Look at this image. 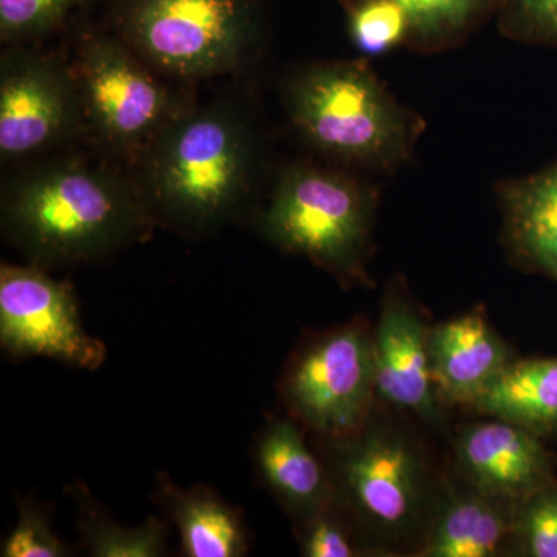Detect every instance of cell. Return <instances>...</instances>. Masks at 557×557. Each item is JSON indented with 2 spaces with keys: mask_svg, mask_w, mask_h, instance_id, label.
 Instances as JSON below:
<instances>
[{
  "mask_svg": "<svg viewBox=\"0 0 557 557\" xmlns=\"http://www.w3.org/2000/svg\"><path fill=\"white\" fill-rule=\"evenodd\" d=\"M0 220L11 247L44 270L109 258L157 226L131 175L79 157L35 161L7 180Z\"/></svg>",
  "mask_w": 557,
  "mask_h": 557,
  "instance_id": "1",
  "label": "cell"
},
{
  "mask_svg": "<svg viewBox=\"0 0 557 557\" xmlns=\"http://www.w3.org/2000/svg\"><path fill=\"white\" fill-rule=\"evenodd\" d=\"M259 150L239 108L194 104L132 164L157 226L203 236L242 214L255 193Z\"/></svg>",
  "mask_w": 557,
  "mask_h": 557,
  "instance_id": "2",
  "label": "cell"
},
{
  "mask_svg": "<svg viewBox=\"0 0 557 557\" xmlns=\"http://www.w3.org/2000/svg\"><path fill=\"white\" fill-rule=\"evenodd\" d=\"M284 95L300 138L351 171L401 170L428 129L426 120L388 90L368 58L300 65Z\"/></svg>",
  "mask_w": 557,
  "mask_h": 557,
  "instance_id": "3",
  "label": "cell"
},
{
  "mask_svg": "<svg viewBox=\"0 0 557 557\" xmlns=\"http://www.w3.org/2000/svg\"><path fill=\"white\" fill-rule=\"evenodd\" d=\"M379 189L343 166L298 163L282 172L259 231L282 251L304 256L343 284L366 281Z\"/></svg>",
  "mask_w": 557,
  "mask_h": 557,
  "instance_id": "4",
  "label": "cell"
},
{
  "mask_svg": "<svg viewBox=\"0 0 557 557\" xmlns=\"http://www.w3.org/2000/svg\"><path fill=\"white\" fill-rule=\"evenodd\" d=\"M109 32L177 83L236 72L258 50L267 0H109Z\"/></svg>",
  "mask_w": 557,
  "mask_h": 557,
  "instance_id": "5",
  "label": "cell"
},
{
  "mask_svg": "<svg viewBox=\"0 0 557 557\" xmlns=\"http://www.w3.org/2000/svg\"><path fill=\"white\" fill-rule=\"evenodd\" d=\"M70 67L78 86L84 132L131 164L196 104L186 87L150 67L112 32L84 35Z\"/></svg>",
  "mask_w": 557,
  "mask_h": 557,
  "instance_id": "6",
  "label": "cell"
},
{
  "mask_svg": "<svg viewBox=\"0 0 557 557\" xmlns=\"http://www.w3.org/2000/svg\"><path fill=\"white\" fill-rule=\"evenodd\" d=\"M375 394L373 335L357 324L311 343L282 381L289 412L325 440L364 426Z\"/></svg>",
  "mask_w": 557,
  "mask_h": 557,
  "instance_id": "7",
  "label": "cell"
},
{
  "mask_svg": "<svg viewBox=\"0 0 557 557\" xmlns=\"http://www.w3.org/2000/svg\"><path fill=\"white\" fill-rule=\"evenodd\" d=\"M84 132L72 67L27 46H7L0 60V159L36 160Z\"/></svg>",
  "mask_w": 557,
  "mask_h": 557,
  "instance_id": "8",
  "label": "cell"
},
{
  "mask_svg": "<svg viewBox=\"0 0 557 557\" xmlns=\"http://www.w3.org/2000/svg\"><path fill=\"white\" fill-rule=\"evenodd\" d=\"M329 443L338 502L380 533L410 530L423 507L424 468L408 440L362 426Z\"/></svg>",
  "mask_w": 557,
  "mask_h": 557,
  "instance_id": "9",
  "label": "cell"
},
{
  "mask_svg": "<svg viewBox=\"0 0 557 557\" xmlns=\"http://www.w3.org/2000/svg\"><path fill=\"white\" fill-rule=\"evenodd\" d=\"M0 346L11 357L50 358L97 370L108 347L89 335L72 285L39 267H0Z\"/></svg>",
  "mask_w": 557,
  "mask_h": 557,
  "instance_id": "10",
  "label": "cell"
},
{
  "mask_svg": "<svg viewBox=\"0 0 557 557\" xmlns=\"http://www.w3.org/2000/svg\"><path fill=\"white\" fill-rule=\"evenodd\" d=\"M458 461L480 493L518 504L553 483L552 461L539 435L497 418L463 432Z\"/></svg>",
  "mask_w": 557,
  "mask_h": 557,
  "instance_id": "11",
  "label": "cell"
},
{
  "mask_svg": "<svg viewBox=\"0 0 557 557\" xmlns=\"http://www.w3.org/2000/svg\"><path fill=\"white\" fill-rule=\"evenodd\" d=\"M376 395L395 408L432 417L440 401L429 329L406 300L391 298L373 335Z\"/></svg>",
  "mask_w": 557,
  "mask_h": 557,
  "instance_id": "12",
  "label": "cell"
},
{
  "mask_svg": "<svg viewBox=\"0 0 557 557\" xmlns=\"http://www.w3.org/2000/svg\"><path fill=\"white\" fill-rule=\"evenodd\" d=\"M438 397L471 405L508 368L509 351L480 314H463L429 330Z\"/></svg>",
  "mask_w": 557,
  "mask_h": 557,
  "instance_id": "13",
  "label": "cell"
},
{
  "mask_svg": "<svg viewBox=\"0 0 557 557\" xmlns=\"http://www.w3.org/2000/svg\"><path fill=\"white\" fill-rule=\"evenodd\" d=\"M504 244L523 269L557 282V160L496 185Z\"/></svg>",
  "mask_w": 557,
  "mask_h": 557,
  "instance_id": "14",
  "label": "cell"
},
{
  "mask_svg": "<svg viewBox=\"0 0 557 557\" xmlns=\"http://www.w3.org/2000/svg\"><path fill=\"white\" fill-rule=\"evenodd\" d=\"M255 458L265 486L302 522L336 500L332 475L293 421L267 424L256 442Z\"/></svg>",
  "mask_w": 557,
  "mask_h": 557,
  "instance_id": "15",
  "label": "cell"
},
{
  "mask_svg": "<svg viewBox=\"0 0 557 557\" xmlns=\"http://www.w3.org/2000/svg\"><path fill=\"white\" fill-rule=\"evenodd\" d=\"M157 494L174 520L186 557H244L249 536L239 509L205 485L182 487L170 475L157 478Z\"/></svg>",
  "mask_w": 557,
  "mask_h": 557,
  "instance_id": "16",
  "label": "cell"
},
{
  "mask_svg": "<svg viewBox=\"0 0 557 557\" xmlns=\"http://www.w3.org/2000/svg\"><path fill=\"white\" fill-rule=\"evenodd\" d=\"M520 504L474 493L450 498L424 542L428 557H493L518 530Z\"/></svg>",
  "mask_w": 557,
  "mask_h": 557,
  "instance_id": "17",
  "label": "cell"
},
{
  "mask_svg": "<svg viewBox=\"0 0 557 557\" xmlns=\"http://www.w3.org/2000/svg\"><path fill=\"white\" fill-rule=\"evenodd\" d=\"M472 408L542 435L557 428V358L511 361Z\"/></svg>",
  "mask_w": 557,
  "mask_h": 557,
  "instance_id": "18",
  "label": "cell"
},
{
  "mask_svg": "<svg viewBox=\"0 0 557 557\" xmlns=\"http://www.w3.org/2000/svg\"><path fill=\"white\" fill-rule=\"evenodd\" d=\"M341 7L358 0H338ZM408 14L406 50L437 54L460 49L497 16L504 0H392Z\"/></svg>",
  "mask_w": 557,
  "mask_h": 557,
  "instance_id": "19",
  "label": "cell"
},
{
  "mask_svg": "<svg viewBox=\"0 0 557 557\" xmlns=\"http://www.w3.org/2000/svg\"><path fill=\"white\" fill-rule=\"evenodd\" d=\"M78 507V530L83 547L94 557H160L168 553L166 523L148 518L141 525L124 527L101 511L89 487L76 483L69 487Z\"/></svg>",
  "mask_w": 557,
  "mask_h": 557,
  "instance_id": "20",
  "label": "cell"
},
{
  "mask_svg": "<svg viewBox=\"0 0 557 557\" xmlns=\"http://www.w3.org/2000/svg\"><path fill=\"white\" fill-rule=\"evenodd\" d=\"M351 44L364 58H379L406 49L410 25L408 14L392 0H358L343 7Z\"/></svg>",
  "mask_w": 557,
  "mask_h": 557,
  "instance_id": "21",
  "label": "cell"
},
{
  "mask_svg": "<svg viewBox=\"0 0 557 557\" xmlns=\"http://www.w3.org/2000/svg\"><path fill=\"white\" fill-rule=\"evenodd\" d=\"M91 0H0V39L5 46H27L58 28L73 11Z\"/></svg>",
  "mask_w": 557,
  "mask_h": 557,
  "instance_id": "22",
  "label": "cell"
},
{
  "mask_svg": "<svg viewBox=\"0 0 557 557\" xmlns=\"http://www.w3.org/2000/svg\"><path fill=\"white\" fill-rule=\"evenodd\" d=\"M496 22L509 40L557 49V0H504Z\"/></svg>",
  "mask_w": 557,
  "mask_h": 557,
  "instance_id": "23",
  "label": "cell"
},
{
  "mask_svg": "<svg viewBox=\"0 0 557 557\" xmlns=\"http://www.w3.org/2000/svg\"><path fill=\"white\" fill-rule=\"evenodd\" d=\"M73 548L51 530L49 512L30 498L17 500V522L3 541V557H67Z\"/></svg>",
  "mask_w": 557,
  "mask_h": 557,
  "instance_id": "24",
  "label": "cell"
},
{
  "mask_svg": "<svg viewBox=\"0 0 557 557\" xmlns=\"http://www.w3.org/2000/svg\"><path fill=\"white\" fill-rule=\"evenodd\" d=\"M518 531L528 556L557 557V486L552 483L520 504Z\"/></svg>",
  "mask_w": 557,
  "mask_h": 557,
  "instance_id": "25",
  "label": "cell"
},
{
  "mask_svg": "<svg viewBox=\"0 0 557 557\" xmlns=\"http://www.w3.org/2000/svg\"><path fill=\"white\" fill-rule=\"evenodd\" d=\"M336 500L310 519L304 520L302 555L307 557H354L358 549L335 511Z\"/></svg>",
  "mask_w": 557,
  "mask_h": 557,
  "instance_id": "26",
  "label": "cell"
}]
</instances>
